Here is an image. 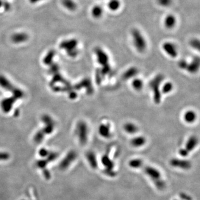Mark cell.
<instances>
[{
  "instance_id": "obj_1",
  "label": "cell",
  "mask_w": 200,
  "mask_h": 200,
  "mask_svg": "<svg viewBox=\"0 0 200 200\" xmlns=\"http://www.w3.org/2000/svg\"><path fill=\"white\" fill-rule=\"evenodd\" d=\"M131 36L135 49L138 52L143 53L146 50L147 43L141 31L138 29H133L131 30Z\"/></svg>"
},
{
  "instance_id": "obj_2",
  "label": "cell",
  "mask_w": 200,
  "mask_h": 200,
  "mask_svg": "<svg viewBox=\"0 0 200 200\" xmlns=\"http://www.w3.org/2000/svg\"><path fill=\"white\" fill-rule=\"evenodd\" d=\"M163 79V75L158 74L151 79L149 83L150 89L153 93V99L156 104H159L161 101L162 93L161 92V86Z\"/></svg>"
},
{
  "instance_id": "obj_3",
  "label": "cell",
  "mask_w": 200,
  "mask_h": 200,
  "mask_svg": "<svg viewBox=\"0 0 200 200\" xmlns=\"http://www.w3.org/2000/svg\"><path fill=\"white\" fill-rule=\"evenodd\" d=\"M78 45L79 42L77 39L70 38L65 40L61 42L60 44V48L65 50L68 56L74 58L79 54Z\"/></svg>"
},
{
  "instance_id": "obj_4",
  "label": "cell",
  "mask_w": 200,
  "mask_h": 200,
  "mask_svg": "<svg viewBox=\"0 0 200 200\" xmlns=\"http://www.w3.org/2000/svg\"><path fill=\"white\" fill-rule=\"evenodd\" d=\"M144 171L146 175L152 179L159 190H163L165 188L166 186L165 182L162 179L161 173L157 168L154 167L147 166L144 167Z\"/></svg>"
},
{
  "instance_id": "obj_5",
  "label": "cell",
  "mask_w": 200,
  "mask_h": 200,
  "mask_svg": "<svg viewBox=\"0 0 200 200\" xmlns=\"http://www.w3.org/2000/svg\"><path fill=\"white\" fill-rule=\"evenodd\" d=\"M89 130L88 124L83 121H80L77 123L76 128V134L79 143L82 145L87 143L88 139Z\"/></svg>"
},
{
  "instance_id": "obj_6",
  "label": "cell",
  "mask_w": 200,
  "mask_h": 200,
  "mask_svg": "<svg viewBox=\"0 0 200 200\" xmlns=\"http://www.w3.org/2000/svg\"><path fill=\"white\" fill-rule=\"evenodd\" d=\"M97 63L101 66L110 64V57L108 54L103 49L97 47L94 50Z\"/></svg>"
},
{
  "instance_id": "obj_7",
  "label": "cell",
  "mask_w": 200,
  "mask_h": 200,
  "mask_svg": "<svg viewBox=\"0 0 200 200\" xmlns=\"http://www.w3.org/2000/svg\"><path fill=\"white\" fill-rule=\"evenodd\" d=\"M162 49L165 53L171 58H176L179 55L177 46L172 42H165L162 45Z\"/></svg>"
},
{
  "instance_id": "obj_8",
  "label": "cell",
  "mask_w": 200,
  "mask_h": 200,
  "mask_svg": "<svg viewBox=\"0 0 200 200\" xmlns=\"http://www.w3.org/2000/svg\"><path fill=\"white\" fill-rule=\"evenodd\" d=\"M170 163L172 166L183 170H188L191 167V163L188 160L174 158L171 159Z\"/></svg>"
},
{
  "instance_id": "obj_9",
  "label": "cell",
  "mask_w": 200,
  "mask_h": 200,
  "mask_svg": "<svg viewBox=\"0 0 200 200\" xmlns=\"http://www.w3.org/2000/svg\"><path fill=\"white\" fill-rule=\"evenodd\" d=\"M77 157V154L75 151H70L64 158L60 164V168L61 170H65L71 165Z\"/></svg>"
},
{
  "instance_id": "obj_10",
  "label": "cell",
  "mask_w": 200,
  "mask_h": 200,
  "mask_svg": "<svg viewBox=\"0 0 200 200\" xmlns=\"http://www.w3.org/2000/svg\"><path fill=\"white\" fill-rule=\"evenodd\" d=\"M98 132L100 136L104 138H110L112 136L111 126L108 123H102L99 126Z\"/></svg>"
},
{
  "instance_id": "obj_11",
  "label": "cell",
  "mask_w": 200,
  "mask_h": 200,
  "mask_svg": "<svg viewBox=\"0 0 200 200\" xmlns=\"http://www.w3.org/2000/svg\"><path fill=\"white\" fill-rule=\"evenodd\" d=\"M200 60L199 56L193 57L190 62H188L186 71L191 74L197 73L200 68Z\"/></svg>"
},
{
  "instance_id": "obj_12",
  "label": "cell",
  "mask_w": 200,
  "mask_h": 200,
  "mask_svg": "<svg viewBox=\"0 0 200 200\" xmlns=\"http://www.w3.org/2000/svg\"><path fill=\"white\" fill-rule=\"evenodd\" d=\"M177 20L176 17L173 14H168L163 20L164 27L167 29H174L177 25Z\"/></svg>"
},
{
  "instance_id": "obj_13",
  "label": "cell",
  "mask_w": 200,
  "mask_h": 200,
  "mask_svg": "<svg viewBox=\"0 0 200 200\" xmlns=\"http://www.w3.org/2000/svg\"><path fill=\"white\" fill-rule=\"evenodd\" d=\"M198 143H199L198 138H197L196 136L192 135L188 138L187 141L185 143V147L183 149L186 150L189 154L191 151L196 148Z\"/></svg>"
},
{
  "instance_id": "obj_14",
  "label": "cell",
  "mask_w": 200,
  "mask_h": 200,
  "mask_svg": "<svg viewBox=\"0 0 200 200\" xmlns=\"http://www.w3.org/2000/svg\"><path fill=\"white\" fill-rule=\"evenodd\" d=\"M11 38L14 43L19 44L27 41L29 38V35L24 32H17L13 34Z\"/></svg>"
},
{
  "instance_id": "obj_15",
  "label": "cell",
  "mask_w": 200,
  "mask_h": 200,
  "mask_svg": "<svg viewBox=\"0 0 200 200\" xmlns=\"http://www.w3.org/2000/svg\"><path fill=\"white\" fill-rule=\"evenodd\" d=\"M146 138L143 136H136L131 140V146L135 148H139L144 146L146 143Z\"/></svg>"
},
{
  "instance_id": "obj_16",
  "label": "cell",
  "mask_w": 200,
  "mask_h": 200,
  "mask_svg": "<svg viewBox=\"0 0 200 200\" xmlns=\"http://www.w3.org/2000/svg\"><path fill=\"white\" fill-rule=\"evenodd\" d=\"M138 74V70L136 67L132 66L129 68L122 75V78L125 80L132 79L135 78Z\"/></svg>"
},
{
  "instance_id": "obj_17",
  "label": "cell",
  "mask_w": 200,
  "mask_h": 200,
  "mask_svg": "<svg viewBox=\"0 0 200 200\" xmlns=\"http://www.w3.org/2000/svg\"><path fill=\"white\" fill-rule=\"evenodd\" d=\"M183 120L188 124H193L197 119V114L193 110H188L184 113L183 116Z\"/></svg>"
},
{
  "instance_id": "obj_18",
  "label": "cell",
  "mask_w": 200,
  "mask_h": 200,
  "mask_svg": "<svg viewBox=\"0 0 200 200\" xmlns=\"http://www.w3.org/2000/svg\"><path fill=\"white\" fill-rule=\"evenodd\" d=\"M123 129L125 132L129 135H135L138 131V126L131 122H126L124 125Z\"/></svg>"
},
{
  "instance_id": "obj_19",
  "label": "cell",
  "mask_w": 200,
  "mask_h": 200,
  "mask_svg": "<svg viewBox=\"0 0 200 200\" xmlns=\"http://www.w3.org/2000/svg\"><path fill=\"white\" fill-rule=\"evenodd\" d=\"M104 8L99 4H96L92 7L91 15L93 18L99 19L104 15Z\"/></svg>"
},
{
  "instance_id": "obj_20",
  "label": "cell",
  "mask_w": 200,
  "mask_h": 200,
  "mask_svg": "<svg viewBox=\"0 0 200 200\" xmlns=\"http://www.w3.org/2000/svg\"><path fill=\"white\" fill-rule=\"evenodd\" d=\"M121 2L120 0H108L107 7L112 12H116L121 8Z\"/></svg>"
},
{
  "instance_id": "obj_21",
  "label": "cell",
  "mask_w": 200,
  "mask_h": 200,
  "mask_svg": "<svg viewBox=\"0 0 200 200\" xmlns=\"http://www.w3.org/2000/svg\"><path fill=\"white\" fill-rule=\"evenodd\" d=\"M62 4L65 8L71 12L75 11L77 8V4L74 0H62Z\"/></svg>"
},
{
  "instance_id": "obj_22",
  "label": "cell",
  "mask_w": 200,
  "mask_h": 200,
  "mask_svg": "<svg viewBox=\"0 0 200 200\" xmlns=\"http://www.w3.org/2000/svg\"><path fill=\"white\" fill-rule=\"evenodd\" d=\"M86 158L90 165L93 168H96L97 167V161L96 154L92 151H88L86 154Z\"/></svg>"
},
{
  "instance_id": "obj_23",
  "label": "cell",
  "mask_w": 200,
  "mask_h": 200,
  "mask_svg": "<svg viewBox=\"0 0 200 200\" xmlns=\"http://www.w3.org/2000/svg\"><path fill=\"white\" fill-rule=\"evenodd\" d=\"M174 89V85L171 82L168 81L163 84L161 86V92L162 94L167 95L172 91Z\"/></svg>"
},
{
  "instance_id": "obj_24",
  "label": "cell",
  "mask_w": 200,
  "mask_h": 200,
  "mask_svg": "<svg viewBox=\"0 0 200 200\" xmlns=\"http://www.w3.org/2000/svg\"><path fill=\"white\" fill-rule=\"evenodd\" d=\"M131 85L135 90L137 91H140L143 88L144 83L141 79L138 78H134L132 81Z\"/></svg>"
},
{
  "instance_id": "obj_25",
  "label": "cell",
  "mask_w": 200,
  "mask_h": 200,
  "mask_svg": "<svg viewBox=\"0 0 200 200\" xmlns=\"http://www.w3.org/2000/svg\"><path fill=\"white\" fill-rule=\"evenodd\" d=\"M101 162L103 165L106 167V169L112 170L114 166V163L112 161L110 158L107 155H104L101 159Z\"/></svg>"
},
{
  "instance_id": "obj_26",
  "label": "cell",
  "mask_w": 200,
  "mask_h": 200,
  "mask_svg": "<svg viewBox=\"0 0 200 200\" xmlns=\"http://www.w3.org/2000/svg\"><path fill=\"white\" fill-rule=\"evenodd\" d=\"M15 102V100L13 99H5L4 100L2 103H1V107L3 109V110L5 112H7L8 111H10L11 110V108L12 107V105L13 104H14Z\"/></svg>"
},
{
  "instance_id": "obj_27",
  "label": "cell",
  "mask_w": 200,
  "mask_h": 200,
  "mask_svg": "<svg viewBox=\"0 0 200 200\" xmlns=\"http://www.w3.org/2000/svg\"><path fill=\"white\" fill-rule=\"evenodd\" d=\"M0 85L6 90H12L13 91L15 90L14 88L13 89L12 85L10 81H8V79L2 76H0Z\"/></svg>"
},
{
  "instance_id": "obj_28",
  "label": "cell",
  "mask_w": 200,
  "mask_h": 200,
  "mask_svg": "<svg viewBox=\"0 0 200 200\" xmlns=\"http://www.w3.org/2000/svg\"><path fill=\"white\" fill-rule=\"evenodd\" d=\"M77 87L86 88L88 93H91L93 91V88L92 86L91 82L90 81V79H83L82 81L79 82V84L77 85Z\"/></svg>"
},
{
  "instance_id": "obj_29",
  "label": "cell",
  "mask_w": 200,
  "mask_h": 200,
  "mask_svg": "<svg viewBox=\"0 0 200 200\" xmlns=\"http://www.w3.org/2000/svg\"><path fill=\"white\" fill-rule=\"evenodd\" d=\"M56 54V52L54 50H51L48 52L45 57L43 58V62L46 65H49L51 63L52 60L54 58V56Z\"/></svg>"
},
{
  "instance_id": "obj_30",
  "label": "cell",
  "mask_w": 200,
  "mask_h": 200,
  "mask_svg": "<svg viewBox=\"0 0 200 200\" xmlns=\"http://www.w3.org/2000/svg\"><path fill=\"white\" fill-rule=\"evenodd\" d=\"M143 165V161L139 158H135L131 160L129 162V166L133 168H141Z\"/></svg>"
},
{
  "instance_id": "obj_31",
  "label": "cell",
  "mask_w": 200,
  "mask_h": 200,
  "mask_svg": "<svg viewBox=\"0 0 200 200\" xmlns=\"http://www.w3.org/2000/svg\"><path fill=\"white\" fill-rule=\"evenodd\" d=\"M157 3L161 7H168L172 4L173 0H157Z\"/></svg>"
},
{
  "instance_id": "obj_32",
  "label": "cell",
  "mask_w": 200,
  "mask_h": 200,
  "mask_svg": "<svg viewBox=\"0 0 200 200\" xmlns=\"http://www.w3.org/2000/svg\"><path fill=\"white\" fill-rule=\"evenodd\" d=\"M200 40L197 38H193L190 42V45L195 50H200Z\"/></svg>"
},
{
  "instance_id": "obj_33",
  "label": "cell",
  "mask_w": 200,
  "mask_h": 200,
  "mask_svg": "<svg viewBox=\"0 0 200 200\" xmlns=\"http://www.w3.org/2000/svg\"><path fill=\"white\" fill-rule=\"evenodd\" d=\"M188 62L186 60H185L184 59H182L179 61L178 66L180 69L183 70H186V68H187V67H188Z\"/></svg>"
},
{
  "instance_id": "obj_34",
  "label": "cell",
  "mask_w": 200,
  "mask_h": 200,
  "mask_svg": "<svg viewBox=\"0 0 200 200\" xmlns=\"http://www.w3.org/2000/svg\"><path fill=\"white\" fill-rule=\"evenodd\" d=\"M2 7L4 8L5 11H9L11 8V4H10V3L7 1H4V4H3Z\"/></svg>"
},
{
  "instance_id": "obj_35",
  "label": "cell",
  "mask_w": 200,
  "mask_h": 200,
  "mask_svg": "<svg viewBox=\"0 0 200 200\" xmlns=\"http://www.w3.org/2000/svg\"><path fill=\"white\" fill-rule=\"evenodd\" d=\"M9 157L10 156L8 154L5 153V152H0V161L1 160L4 161V160H8Z\"/></svg>"
},
{
  "instance_id": "obj_36",
  "label": "cell",
  "mask_w": 200,
  "mask_h": 200,
  "mask_svg": "<svg viewBox=\"0 0 200 200\" xmlns=\"http://www.w3.org/2000/svg\"><path fill=\"white\" fill-rule=\"evenodd\" d=\"M42 0H29V2L32 4H37L38 2L42 1Z\"/></svg>"
},
{
  "instance_id": "obj_37",
  "label": "cell",
  "mask_w": 200,
  "mask_h": 200,
  "mask_svg": "<svg viewBox=\"0 0 200 200\" xmlns=\"http://www.w3.org/2000/svg\"><path fill=\"white\" fill-rule=\"evenodd\" d=\"M3 4H4V1L0 0V8L3 7Z\"/></svg>"
}]
</instances>
